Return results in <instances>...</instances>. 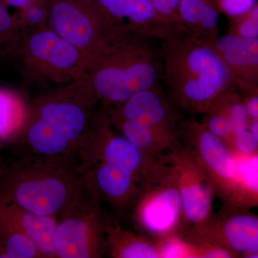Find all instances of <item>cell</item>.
Segmentation results:
<instances>
[{
	"label": "cell",
	"mask_w": 258,
	"mask_h": 258,
	"mask_svg": "<svg viewBox=\"0 0 258 258\" xmlns=\"http://www.w3.org/2000/svg\"><path fill=\"white\" fill-rule=\"evenodd\" d=\"M94 99L87 88L74 82L64 91L39 100L30 108L25 128L15 141L23 150L21 155L62 159L76 166L92 127Z\"/></svg>",
	"instance_id": "1"
},
{
	"label": "cell",
	"mask_w": 258,
	"mask_h": 258,
	"mask_svg": "<svg viewBox=\"0 0 258 258\" xmlns=\"http://www.w3.org/2000/svg\"><path fill=\"white\" fill-rule=\"evenodd\" d=\"M88 190L69 161L21 155L0 176V199L42 216L57 219L79 203Z\"/></svg>",
	"instance_id": "2"
},
{
	"label": "cell",
	"mask_w": 258,
	"mask_h": 258,
	"mask_svg": "<svg viewBox=\"0 0 258 258\" xmlns=\"http://www.w3.org/2000/svg\"><path fill=\"white\" fill-rule=\"evenodd\" d=\"M157 79L155 66L136 60L125 51L115 50L111 42L90 61L77 82L95 97L112 103H124L136 93L150 89Z\"/></svg>",
	"instance_id": "3"
},
{
	"label": "cell",
	"mask_w": 258,
	"mask_h": 258,
	"mask_svg": "<svg viewBox=\"0 0 258 258\" xmlns=\"http://www.w3.org/2000/svg\"><path fill=\"white\" fill-rule=\"evenodd\" d=\"M47 19L48 28L84 52L88 62L111 42V20L96 0H52Z\"/></svg>",
	"instance_id": "4"
},
{
	"label": "cell",
	"mask_w": 258,
	"mask_h": 258,
	"mask_svg": "<svg viewBox=\"0 0 258 258\" xmlns=\"http://www.w3.org/2000/svg\"><path fill=\"white\" fill-rule=\"evenodd\" d=\"M108 226L98 199L88 190L79 203L57 219L54 237L56 257H101L107 246Z\"/></svg>",
	"instance_id": "5"
},
{
	"label": "cell",
	"mask_w": 258,
	"mask_h": 258,
	"mask_svg": "<svg viewBox=\"0 0 258 258\" xmlns=\"http://www.w3.org/2000/svg\"><path fill=\"white\" fill-rule=\"evenodd\" d=\"M21 48L29 68L59 82L78 81L88 67L86 54L49 28L29 33Z\"/></svg>",
	"instance_id": "6"
},
{
	"label": "cell",
	"mask_w": 258,
	"mask_h": 258,
	"mask_svg": "<svg viewBox=\"0 0 258 258\" xmlns=\"http://www.w3.org/2000/svg\"><path fill=\"white\" fill-rule=\"evenodd\" d=\"M184 64L186 78L183 83V92L190 101H210L222 91L228 81L225 62L210 47L193 48L186 55Z\"/></svg>",
	"instance_id": "7"
},
{
	"label": "cell",
	"mask_w": 258,
	"mask_h": 258,
	"mask_svg": "<svg viewBox=\"0 0 258 258\" xmlns=\"http://www.w3.org/2000/svg\"><path fill=\"white\" fill-rule=\"evenodd\" d=\"M57 223V217L37 215L0 199V224L26 235L37 246L43 258H57L54 244Z\"/></svg>",
	"instance_id": "8"
},
{
	"label": "cell",
	"mask_w": 258,
	"mask_h": 258,
	"mask_svg": "<svg viewBox=\"0 0 258 258\" xmlns=\"http://www.w3.org/2000/svg\"><path fill=\"white\" fill-rule=\"evenodd\" d=\"M181 209L179 190L166 188L154 194L144 204L141 220L152 232H166L175 225Z\"/></svg>",
	"instance_id": "9"
},
{
	"label": "cell",
	"mask_w": 258,
	"mask_h": 258,
	"mask_svg": "<svg viewBox=\"0 0 258 258\" xmlns=\"http://www.w3.org/2000/svg\"><path fill=\"white\" fill-rule=\"evenodd\" d=\"M30 107L20 95L0 87V143L15 142L28 120Z\"/></svg>",
	"instance_id": "10"
},
{
	"label": "cell",
	"mask_w": 258,
	"mask_h": 258,
	"mask_svg": "<svg viewBox=\"0 0 258 258\" xmlns=\"http://www.w3.org/2000/svg\"><path fill=\"white\" fill-rule=\"evenodd\" d=\"M121 104L119 120H134L154 127L166 117L164 103L151 88L136 93Z\"/></svg>",
	"instance_id": "11"
},
{
	"label": "cell",
	"mask_w": 258,
	"mask_h": 258,
	"mask_svg": "<svg viewBox=\"0 0 258 258\" xmlns=\"http://www.w3.org/2000/svg\"><path fill=\"white\" fill-rule=\"evenodd\" d=\"M199 150L204 161L217 175L224 179H234L235 159L221 138L205 131L199 141Z\"/></svg>",
	"instance_id": "12"
},
{
	"label": "cell",
	"mask_w": 258,
	"mask_h": 258,
	"mask_svg": "<svg viewBox=\"0 0 258 258\" xmlns=\"http://www.w3.org/2000/svg\"><path fill=\"white\" fill-rule=\"evenodd\" d=\"M96 2L110 19L127 20L134 25H142L160 18L153 6L152 0H96Z\"/></svg>",
	"instance_id": "13"
},
{
	"label": "cell",
	"mask_w": 258,
	"mask_h": 258,
	"mask_svg": "<svg viewBox=\"0 0 258 258\" xmlns=\"http://www.w3.org/2000/svg\"><path fill=\"white\" fill-rule=\"evenodd\" d=\"M218 50L226 62L234 67H255L258 64V40L239 35H224L217 42Z\"/></svg>",
	"instance_id": "14"
},
{
	"label": "cell",
	"mask_w": 258,
	"mask_h": 258,
	"mask_svg": "<svg viewBox=\"0 0 258 258\" xmlns=\"http://www.w3.org/2000/svg\"><path fill=\"white\" fill-rule=\"evenodd\" d=\"M225 235L227 242L236 250L257 253L258 219L252 215H237L226 223Z\"/></svg>",
	"instance_id": "15"
},
{
	"label": "cell",
	"mask_w": 258,
	"mask_h": 258,
	"mask_svg": "<svg viewBox=\"0 0 258 258\" xmlns=\"http://www.w3.org/2000/svg\"><path fill=\"white\" fill-rule=\"evenodd\" d=\"M181 208L188 220L193 222L203 221L210 214L212 199L205 185L200 182L185 184L179 190Z\"/></svg>",
	"instance_id": "16"
},
{
	"label": "cell",
	"mask_w": 258,
	"mask_h": 258,
	"mask_svg": "<svg viewBox=\"0 0 258 258\" xmlns=\"http://www.w3.org/2000/svg\"><path fill=\"white\" fill-rule=\"evenodd\" d=\"M41 257L37 246L26 235L0 224V258Z\"/></svg>",
	"instance_id": "17"
},
{
	"label": "cell",
	"mask_w": 258,
	"mask_h": 258,
	"mask_svg": "<svg viewBox=\"0 0 258 258\" xmlns=\"http://www.w3.org/2000/svg\"><path fill=\"white\" fill-rule=\"evenodd\" d=\"M19 25L10 14L4 2L0 0V57L18 46Z\"/></svg>",
	"instance_id": "18"
},
{
	"label": "cell",
	"mask_w": 258,
	"mask_h": 258,
	"mask_svg": "<svg viewBox=\"0 0 258 258\" xmlns=\"http://www.w3.org/2000/svg\"><path fill=\"white\" fill-rule=\"evenodd\" d=\"M123 137L139 149L152 145L154 141L153 127L132 120H119Z\"/></svg>",
	"instance_id": "19"
},
{
	"label": "cell",
	"mask_w": 258,
	"mask_h": 258,
	"mask_svg": "<svg viewBox=\"0 0 258 258\" xmlns=\"http://www.w3.org/2000/svg\"><path fill=\"white\" fill-rule=\"evenodd\" d=\"M217 6L216 0H181L178 13L188 25H199L200 18L209 10Z\"/></svg>",
	"instance_id": "20"
},
{
	"label": "cell",
	"mask_w": 258,
	"mask_h": 258,
	"mask_svg": "<svg viewBox=\"0 0 258 258\" xmlns=\"http://www.w3.org/2000/svg\"><path fill=\"white\" fill-rule=\"evenodd\" d=\"M258 159L257 156L244 158L241 160L235 159V170L234 178H237L244 183L245 186L253 192L258 189Z\"/></svg>",
	"instance_id": "21"
},
{
	"label": "cell",
	"mask_w": 258,
	"mask_h": 258,
	"mask_svg": "<svg viewBox=\"0 0 258 258\" xmlns=\"http://www.w3.org/2000/svg\"><path fill=\"white\" fill-rule=\"evenodd\" d=\"M217 4L226 14L241 17L249 13L257 3V0H217Z\"/></svg>",
	"instance_id": "22"
},
{
	"label": "cell",
	"mask_w": 258,
	"mask_h": 258,
	"mask_svg": "<svg viewBox=\"0 0 258 258\" xmlns=\"http://www.w3.org/2000/svg\"><path fill=\"white\" fill-rule=\"evenodd\" d=\"M244 19L238 27L239 36L247 39H258V8L255 5L249 13L244 15Z\"/></svg>",
	"instance_id": "23"
},
{
	"label": "cell",
	"mask_w": 258,
	"mask_h": 258,
	"mask_svg": "<svg viewBox=\"0 0 258 258\" xmlns=\"http://www.w3.org/2000/svg\"><path fill=\"white\" fill-rule=\"evenodd\" d=\"M230 125L232 132L236 135L247 130L248 113L242 103H236L230 111Z\"/></svg>",
	"instance_id": "24"
},
{
	"label": "cell",
	"mask_w": 258,
	"mask_h": 258,
	"mask_svg": "<svg viewBox=\"0 0 258 258\" xmlns=\"http://www.w3.org/2000/svg\"><path fill=\"white\" fill-rule=\"evenodd\" d=\"M235 144L241 153L245 155H251L257 150L258 139L249 131L245 130L236 135Z\"/></svg>",
	"instance_id": "25"
},
{
	"label": "cell",
	"mask_w": 258,
	"mask_h": 258,
	"mask_svg": "<svg viewBox=\"0 0 258 258\" xmlns=\"http://www.w3.org/2000/svg\"><path fill=\"white\" fill-rule=\"evenodd\" d=\"M181 0H152L153 6L160 18H169L179 14Z\"/></svg>",
	"instance_id": "26"
},
{
	"label": "cell",
	"mask_w": 258,
	"mask_h": 258,
	"mask_svg": "<svg viewBox=\"0 0 258 258\" xmlns=\"http://www.w3.org/2000/svg\"><path fill=\"white\" fill-rule=\"evenodd\" d=\"M209 132L222 138L227 137L232 132L230 120L220 115H215L209 120Z\"/></svg>",
	"instance_id": "27"
},
{
	"label": "cell",
	"mask_w": 258,
	"mask_h": 258,
	"mask_svg": "<svg viewBox=\"0 0 258 258\" xmlns=\"http://www.w3.org/2000/svg\"><path fill=\"white\" fill-rule=\"evenodd\" d=\"M27 22L33 26L41 25L42 22L46 19V15L41 8L38 6H29L27 8Z\"/></svg>",
	"instance_id": "28"
},
{
	"label": "cell",
	"mask_w": 258,
	"mask_h": 258,
	"mask_svg": "<svg viewBox=\"0 0 258 258\" xmlns=\"http://www.w3.org/2000/svg\"><path fill=\"white\" fill-rule=\"evenodd\" d=\"M184 246L179 242H169L163 247L162 255L164 257H180L184 253Z\"/></svg>",
	"instance_id": "29"
},
{
	"label": "cell",
	"mask_w": 258,
	"mask_h": 258,
	"mask_svg": "<svg viewBox=\"0 0 258 258\" xmlns=\"http://www.w3.org/2000/svg\"><path fill=\"white\" fill-rule=\"evenodd\" d=\"M246 107L247 113L252 116V118L257 119L258 118V98L257 96H254L251 98L247 102Z\"/></svg>",
	"instance_id": "30"
},
{
	"label": "cell",
	"mask_w": 258,
	"mask_h": 258,
	"mask_svg": "<svg viewBox=\"0 0 258 258\" xmlns=\"http://www.w3.org/2000/svg\"><path fill=\"white\" fill-rule=\"evenodd\" d=\"M205 257L217 258V257H230V254L225 249H216L208 252Z\"/></svg>",
	"instance_id": "31"
},
{
	"label": "cell",
	"mask_w": 258,
	"mask_h": 258,
	"mask_svg": "<svg viewBox=\"0 0 258 258\" xmlns=\"http://www.w3.org/2000/svg\"><path fill=\"white\" fill-rule=\"evenodd\" d=\"M5 5L15 8H27L30 5V0H3Z\"/></svg>",
	"instance_id": "32"
},
{
	"label": "cell",
	"mask_w": 258,
	"mask_h": 258,
	"mask_svg": "<svg viewBox=\"0 0 258 258\" xmlns=\"http://www.w3.org/2000/svg\"><path fill=\"white\" fill-rule=\"evenodd\" d=\"M251 134L255 137L256 139H258V122L257 120L254 121V123L251 125L250 131Z\"/></svg>",
	"instance_id": "33"
},
{
	"label": "cell",
	"mask_w": 258,
	"mask_h": 258,
	"mask_svg": "<svg viewBox=\"0 0 258 258\" xmlns=\"http://www.w3.org/2000/svg\"><path fill=\"white\" fill-rule=\"evenodd\" d=\"M2 172L0 171V176H1Z\"/></svg>",
	"instance_id": "34"
}]
</instances>
